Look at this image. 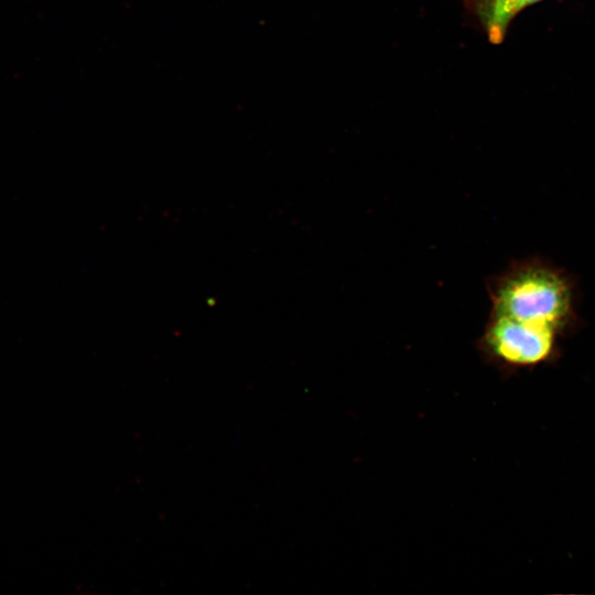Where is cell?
<instances>
[{
	"label": "cell",
	"instance_id": "obj_3",
	"mask_svg": "<svg viewBox=\"0 0 595 595\" xmlns=\"http://www.w3.org/2000/svg\"><path fill=\"white\" fill-rule=\"evenodd\" d=\"M541 0H486L478 12L491 43H501L513 18L526 7Z\"/></svg>",
	"mask_w": 595,
	"mask_h": 595
},
{
	"label": "cell",
	"instance_id": "obj_4",
	"mask_svg": "<svg viewBox=\"0 0 595 595\" xmlns=\"http://www.w3.org/2000/svg\"><path fill=\"white\" fill-rule=\"evenodd\" d=\"M463 1L469 9L474 10L477 14L483 8L484 3L486 2V0H463Z\"/></svg>",
	"mask_w": 595,
	"mask_h": 595
},
{
	"label": "cell",
	"instance_id": "obj_1",
	"mask_svg": "<svg viewBox=\"0 0 595 595\" xmlns=\"http://www.w3.org/2000/svg\"><path fill=\"white\" fill-rule=\"evenodd\" d=\"M490 314L560 332L573 314V293L564 274L531 260L516 263L488 285Z\"/></svg>",
	"mask_w": 595,
	"mask_h": 595
},
{
	"label": "cell",
	"instance_id": "obj_2",
	"mask_svg": "<svg viewBox=\"0 0 595 595\" xmlns=\"http://www.w3.org/2000/svg\"><path fill=\"white\" fill-rule=\"evenodd\" d=\"M558 331L490 314L477 347L485 360L502 370L537 366L552 354Z\"/></svg>",
	"mask_w": 595,
	"mask_h": 595
}]
</instances>
